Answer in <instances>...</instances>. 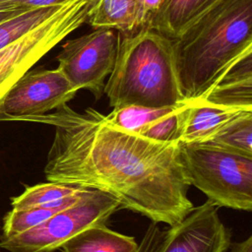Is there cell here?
Segmentation results:
<instances>
[{"instance_id": "24", "label": "cell", "mask_w": 252, "mask_h": 252, "mask_svg": "<svg viewBox=\"0 0 252 252\" xmlns=\"http://www.w3.org/2000/svg\"><path fill=\"white\" fill-rule=\"evenodd\" d=\"M229 252H252V236L250 235L247 239L236 242V243H230Z\"/></svg>"}, {"instance_id": "10", "label": "cell", "mask_w": 252, "mask_h": 252, "mask_svg": "<svg viewBox=\"0 0 252 252\" xmlns=\"http://www.w3.org/2000/svg\"><path fill=\"white\" fill-rule=\"evenodd\" d=\"M197 100L226 108L252 110V49L230 64L209 92Z\"/></svg>"}, {"instance_id": "14", "label": "cell", "mask_w": 252, "mask_h": 252, "mask_svg": "<svg viewBox=\"0 0 252 252\" xmlns=\"http://www.w3.org/2000/svg\"><path fill=\"white\" fill-rule=\"evenodd\" d=\"M135 238L114 231L105 223L92 225L62 244V252H136Z\"/></svg>"}, {"instance_id": "11", "label": "cell", "mask_w": 252, "mask_h": 252, "mask_svg": "<svg viewBox=\"0 0 252 252\" xmlns=\"http://www.w3.org/2000/svg\"><path fill=\"white\" fill-rule=\"evenodd\" d=\"M221 0H161L146 27L170 40L178 37L191 24L219 4Z\"/></svg>"}, {"instance_id": "1", "label": "cell", "mask_w": 252, "mask_h": 252, "mask_svg": "<svg viewBox=\"0 0 252 252\" xmlns=\"http://www.w3.org/2000/svg\"><path fill=\"white\" fill-rule=\"evenodd\" d=\"M26 122L51 125L47 181L101 190L121 207L168 226L194 208L179 143H161L110 124L89 107L77 112L67 104Z\"/></svg>"}, {"instance_id": "17", "label": "cell", "mask_w": 252, "mask_h": 252, "mask_svg": "<svg viewBox=\"0 0 252 252\" xmlns=\"http://www.w3.org/2000/svg\"><path fill=\"white\" fill-rule=\"evenodd\" d=\"M181 104L164 107L125 105L113 108L110 113L105 115V118L113 126L124 131L139 135V133L147 125L165 116Z\"/></svg>"}, {"instance_id": "23", "label": "cell", "mask_w": 252, "mask_h": 252, "mask_svg": "<svg viewBox=\"0 0 252 252\" xmlns=\"http://www.w3.org/2000/svg\"><path fill=\"white\" fill-rule=\"evenodd\" d=\"M160 3H161V0H142L143 13L147 22L149 20V17L158 9Z\"/></svg>"}, {"instance_id": "18", "label": "cell", "mask_w": 252, "mask_h": 252, "mask_svg": "<svg viewBox=\"0 0 252 252\" xmlns=\"http://www.w3.org/2000/svg\"><path fill=\"white\" fill-rule=\"evenodd\" d=\"M87 188L88 187L48 181L47 183H40L27 187L20 196L12 199L11 205L13 209H27L45 206L73 196Z\"/></svg>"}, {"instance_id": "8", "label": "cell", "mask_w": 252, "mask_h": 252, "mask_svg": "<svg viewBox=\"0 0 252 252\" xmlns=\"http://www.w3.org/2000/svg\"><path fill=\"white\" fill-rule=\"evenodd\" d=\"M120 32L97 28L92 32L68 39L56 57L58 69L80 90L90 91L96 99L102 94L117 56Z\"/></svg>"}, {"instance_id": "4", "label": "cell", "mask_w": 252, "mask_h": 252, "mask_svg": "<svg viewBox=\"0 0 252 252\" xmlns=\"http://www.w3.org/2000/svg\"><path fill=\"white\" fill-rule=\"evenodd\" d=\"M190 185L219 207L252 211V157L211 143H179Z\"/></svg>"}, {"instance_id": "2", "label": "cell", "mask_w": 252, "mask_h": 252, "mask_svg": "<svg viewBox=\"0 0 252 252\" xmlns=\"http://www.w3.org/2000/svg\"><path fill=\"white\" fill-rule=\"evenodd\" d=\"M172 48L184 101L200 99L252 49V0H221L173 39Z\"/></svg>"}, {"instance_id": "7", "label": "cell", "mask_w": 252, "mask_h": 252, "mask_svg": "<svg viewBox=\"0 0 252 252\" xmlns=\"http://www.w3.org/2000/svg\"><path fill=\"white\" fill-rule=\"evenodd\" d=\"M229 244L218 207L208 200L167 229L153 222L136 252H225Z\"/></svg>"}, {"instance_id": "12", "label": "cell", "mask_w": 252, "mask_h": 252, "mask_svg": "<svg viewBox=\"0 0 252 252\" xmlns=\"http://www.w3.org/2000/svg\"><path fill=\"white\" fill-rule=\"evenodd\" d=\"M87 20L94 29L111 28L122 34L132 33L147 23L142 0H96Z\"/></svg>"}, {"instance_id": "3", "label": "cell", "mask_w": 252, "mask_h": 252, "mask_svg": "<svg viewBox=\"0 0 252 252\" xmlns=\"http://www.w3.org/2000/svg\"><path fill=\"white\" fill-rule=\"evenodd\" d=\"M120 34L115 64L103 89L109 105L164 107L186 102L179 90L172 40L146 26Z\"/></svg>"}, {"instance_id": "13", "label": "cell", "mask_w": 252, "mask_h": 252, "mask_svg": "<svg viewBox=\"0 0 252 252\" xmlns=\"http://www.w3.org/2000/svg\"><path fill=\"white\" fill-rule=\"evenodd\" d=\"M244 110L188 101L180 143L207 142L226 122Z\"/></svg>"}, {"instance_id": "5", "label": "cell", "mask_w": 252, "mask_h": 252, "mask_svg": "<svg viewBox=\"0 0 252 252\" xmlns=\"http://www.w3.org/2000/svg\"><path fill=\"white\" fill-rule=\"evenodd\" d=\"M121 208L113 195L88 188L74 204L40 224L15 236L0 238V247L9 252H53L82 230L105 223Z\"/></svg>"}, {"instance_id": "21", "label": "cell", "mask_w": 252, "mask_h": 252, "mask_svg": "<svg viewBox=\"0 0 252 252\" xmlns=\"http://www.w3.org/2000/svg\"><path fill=\"white\" fill-rule=\"evenodd\" d=\"M70 0H0L1 5L16 7L25 11L62 5ZM94 2L96 0H94Z\"/></svg>"}, {"instance_id": "15", "label": "cell", "mask_w": 252, "mask_h": 252, "mask_svg": "<svg viewBox=\"0 0 252 252\" xmlns=\"http://www.w3.org/2000/svg\"><path fill=\"white\" fill-rule=\"evenodd\" d=\"M85 190L49 205L27 209H12L4 219L3 233L0 238L15 236L40 224L55 213L74 204Z\"/></svg>"}, {"instance_id": "6", "label": "cell", "mask_w": 252, "mask_h": 252, "mask_svg": "<svg viewBox=\"0 0 252 252\" xmlns=\"http://www.w3.org/2000/svg\"><path fill=\"white\" fill-rule=\"evenodd\" d=\"M94 0H70L39 26L0 50V100L58 42L88 19Z\"/></svg>"}, {"instance_id": "20", "label": "cell", "mask_w": 252, "mask_h": 252, "mask_svg": "<svg viewBox=\"0 0 252 252\" xmlns=\"http://www.w3.org/2000/svg\"><path fill=\"white\" fill-rule=\"evenodd\" d=\"M188 102L176 107L165 116L147 125L139 135L161 143H180Z\"/></svg>"}, {"instance_id": "22", "label": "cell", "mask_w": 252, "mask_h": 252, "mask_svg": "<svg viewBox=\"0 0 252 252\" xmlns=\"http://www.w3.org/2000/svg\"><path fill=\"white\" fill-rule=\"evenodd\" d=\"M24 12H26V11L22 10V9H19V8H16V7L0 4V23L4 22V21H6L10 18H13L17 15H20Z\"/></svg>"}, {"instance_id": "9", "label": "cell", "mask_w": 252, "mask_h": 252, "mask_svg": "<svg viewBox=\"0 0 252 252\" xmlns=\"http://www.w3.org/2000/svg\"><path fill=\"white\" fill-rule=\"evenodd\" d=\"M78 90L58 69L27 71L0 100V121H26L67 104Z\"/></svg>"}, {"instance_id": "19", "label": "cell", "mask_w": 252, "mask_h": 252, "mask_svg": "<svg viewBox=\"0 0 252 252\" xmlns=\"http://www.w3.org/2000/svg\"><path fill=\"white\" fill-rule=\"evenodd\" d=\"M62 5L29 10L0 23V50L39 26Z\"/></svg>"}, {"instance_id": "16", "label": "cell", "mask_w": 252, "mask_h": 252, "mask_svg": "<svg viewBox=\"0 0 252 252\" xmlns=\"http://www.w3.org/2000/svg\"><path fill=\"white\" fill-rule=\"evenodd\" d=\"M207 143L252 157V110H244L234 116Z\"/></svg>"}]
</instances>
